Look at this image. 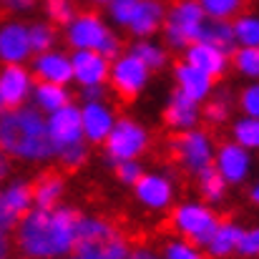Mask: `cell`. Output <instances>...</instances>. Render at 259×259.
<instances>
[{"label":"cell","mask_w":259,"mask_h":259,"mask_svg":"<svg viewBox=\"0 0 259 259\" xmlns=\"http://www.w3.org/2000/svg\"><path fill=\"white\" fill-rule=\"evenodd\" d=\"M81 217L68 206L30 209L15 229V244L25 259H63L78 244Z\"/></svg>","instance_id":"obj_1"},{"label":"cell","mask_w":259,"mask_h":259,"mask_svg":"<svg viewBox=\"0 0 259 259\" xmlns=\"http://www.w3.org/2000/svg\"><path fill=\"white\" fill-rule=\"evenodd\" d=\"M0 144L8 156H15L20 161H48L56 156L48 131V116H43V111H38L35 106L3 111Z\"/></svg>","instance_id":"obj_2"},{"label":"cell","mask_w":259,"mask_h":259,"mask_svg":"<svg viewBox=\"0 0 259 259\" xmlns=\"http://www.w3.org/2000/svg\"><path fill=\"white\" fill-rule=\"evenodd\" d=\"M76 259H128L131 249L126 237L106 219L81 217L78 244L73 249Z\"/></svg>","instance_id":"obj_3"},{"label":"cell","mask_w":259,"mask_h":259,"mask_svg":"<svg viewBox=\"0 0 259 259\" xmlns=\"http://www.w3.org/2000/svg\"><path fill=\"white\" fill-rule=\"evenodd\" d=\"M206 13L199 0H179L166 13L164 38L174 51H186L196 40H201V30L206 25Z\"/></svg>","instance_id":"obj_4"},{"label":"cell","mask_w":259,"mask_h":259,"mask_svg":"<svg viewBox=\"0 0 259 259\" xmlns=\"http://www.w3.org/2000/svg\"><path fill=\"white\" fill-rule=\"evenodd\" d=\"M171 227L181 234V239H189V242L204 247L211 239V234L217 232L219 217L214 214V209H209L199 201H186L174 209Z\"/></svg>","instance_id":"obj_5"},{"label":"cell","mask_w":259,"mask_h":259,"mask_svg":"<svg viewBox=\"0 0 259 259\" xmlns=\"http://www.w3.org/2000/svg\"><path fill=\"white\" fill-rule=\"evenodd\" d=\"M149 146V134L141 123L131 121V118H118L111 136L106 139V154L111 161L121 164V161H134L139 159Z\"/></svg>","instance_id":"obj_6"},{"label":"cell","mask_w":259,"mask_h":259,"mask_svg":"<svg viewBox=\"0 0 259 259\" xmlns=\"http://www.w3.org/2000/svg\"><path fill=\"white\" fill-rule=\"evenodd\" d=\"M174 149H176L179 161L184 164V169L191 174H201L204 169H209L214 164V159H217L209 134H204L199 128H191V131L181 134L174 141Z\"/></svg>","instance_id":"obj_7"},{"label":"cell","mask_w":259,"mask_h":259,"mask_svg":"<svg viewBox=\"0 0 259 259\" xmlns=\"http://www.w3.org/2000/svg\"><path fill=\"white\" fill-rule=\"evenodd\" d=\"M48 131H51V141H53V149H56V156L63 154L66 149L76 146V144H83L86 134H83V116H81V108L76 106H63L61 111L51 113L48 116Z\"/></svg>","instance_id":"obj_8"},{"label":"cell","mask_w":259,"mask_h":259,"mask_svg":"<svg viewBox=\"0 0 259 259\" xmlns=\"http://www.w3.org/2000/svg\"><path fill=\"white\" fill-rule=\"evenodd\" d=\"M149 66L139 58V56H134L131 51L126 53V56H118L113 63H111V81H113V88L123 96V98H136L144 86H146V81H149Z\"/></svg>","instance_id":"obj_9"},{"label":"cell","mask_w":259,"mask_h":259,"mask_svg":"<svg viewBox=\"0 0 259 259\" xmlns=\"http://www.w3.org/2000/svg\"><path fill=\"white\" fill-rule=\"evenodd\" d=\"M33 204H35L33 189L25 181H10L3 189V196H0V227H3V234H8L10 229H18V224L25 219V214L30 211Z\"/></svg>","instance_id":"obj_10"},{"label":"cell","mask_w":259,"mask_h":259,"mask_svg":"<svg viewBox=\"0 0 259 259\" xmlns=\"http://www.w3.org/2000/svg\"><path fill=\"white\" fill-rule=\"evenodd\" d=\"M108 35V25L96 13H81L66 25V38L76 51H101Z\"/></svg>","instance_id":"obj_11"},{"label":"cell","mask_w":259,"mask_h":259,"mask_svg":"<svg viewBox=\"0 0 259 259\" xmlns=\"http://www.w3.org/2000/svg\"><path fill=\"white\" fill-rule=\"evenodd\" d=\"M33 76L23 66H5L0 73V103L3 111L20 108L28 98H33Z\"/></svg>","instance_id":"obj_12"},{"label":"cell","mask_w":259,"mask_h":259,"mask_svg":"<svg viewBox=\"0 0 259 259\" xmlns=\"http://www.w3.org/2000/svg\"><path fill=\"white\" fill-rule=\"evenodd\" d=\"M33 53L30 43V25L10 20L0 28V58L5 66H20Z\"/></svg>","instance_id":"obj_13"},{"label":"cell","mask_w":259,"mask_h":259,"mask_svg":"<svg viewBox=\"0 0 259 259\" xmlns=\"http://www.w3.org/2000/svg\"><path fill=\"white\" fill-rule=\"evenodd\" d=\"M214 166L219 169V174H222L229 184H242V181L249 176V171H252L249 149H244V146L237 144V141L222 144L219 151H217Z\"/></svg>","instance_id":"obj_14"},{"label":"cell","mask_w":259,"mask_h":259,"mask_svg":"<svg viewBox=\"0 0 259 259\" xmlns=\"http://www.w3.org/2000/svg\"><path fill=\"white\" fill-rule=\"evenodd\" d=\"M73 78L81 88L86 86H103V81L111 76V63L98 51H76L73 53Z\"/></svg>","instance_id":"obj_15"},{"label":"cell","mask_w":259,"mask_h":259,"mask_svg":"<svg viewBox=\"0 0 259 259\" xmlns=\"http://www.w3.org/2000/svg\"><path fill=\"white\" fill-rule=\"evenodd\" d=\"M134 191H136V199L151 211L166 209L174 199V184L164 174H144L139 184L134 186Z\"/></svg>","instance_id":"obj_16"},{"label":"cell","mask_w":259,"mask_h":259,"mask_svg":"<svg viewBox=\"0 0 259 259\" xmlns=\"http://www.w3.org/2000/svg\"><path fill=\"white\" fill-rule=\"evenodd\" d=\"M81 116H83V134H86L88 144H106V139L111 136V131L118 121L103 101L83 103Z\"/></svg>","instance_id":"obj_17"},{"label":"cell","mask_w":259,"mask_h":259,"mask_svg":"<svg viewBox=\"0 0 259 259\" xmlns=\"http://www.w3.org/2000/svg\"><path fill=\"white\" fill-rule=\"evenodd\" d=\"M33 73L46 81V83H58V86H66L73 78V61L58 51H46V53H38L33 58Z\"/></svg>","instance_id":"obj_18"},{"label":"cell","mask_w":259,"mask_h":259,"mask_svg":"<svg viewBox=\"0 0 259 259\" xmlns=\"http://www.w3.org/2000/svg\"><path fill=\"white\" fill-rule=\"evenodd\" d=\"M199 116H201L199 101L189 98V96H186V93H181V91L171 93V98H169V103H166V111H164L166 126H169L171 131H181V134H186V131L196 128Z\"/></svg>","instance_id":"obj_19"},{"label":"cell","mask_w":259,"mask_h":259,"mask_svg":"<svg viewBox=\"0 0 259 259\" xmlns=\"http://www.w3.org/2000/svg\"><path fill=\"white\" fill-rule=\"evenodd\" d=\"M186 63L196 66L199 71L209 73L211 78H219V76H224V71L229 66V53L211 46V43L196 40L194 46L186 48Z\"/></svg>","instance_id":"obj_20"},{"label":"cell","mask_w":259,"mask_h":259,"mask_svg":"<svg viewBox=\"0 0 259 259\" xmlns=\"http://www.w3.org/2000/svg\"><path fill=\"white\" fill-rule=\"evenodd\" d=\"M174 78H176V86L181 93H186L189 98L194 101H204L211 96V88H214V78L204 71H199L196 66L191 63H179L176 71H174Z\"/></svg>","instance_id":"obj_21"},{"label":"cell","mask_w":259,"mask_h":259,"mask_svg":"<svg viewBox=\"0 0 259 259\" xmlns=\"http://www.w3.org/2000/svg\"><path fill=\"white\" fill-rule=\"evenodd\" d=\"M166 13L169 10H164V3L161 0H141V5H139V10H136V15H134V20L128 25V30L136 38H149L159 28H164Z\"/></svg>","instance_id":"obj_22"},{"label":"cell","mask_w":259,"mask_h":259,"mask_svg":"<svg viewBox=\"0 0 259 259\" xmlns=\"http://www.w3.org/2000/svg\"><path fill=\"white\" fill-rule=\"evenodd\" d=\"M242 237H244V229L239 224H234V222H219L217 232L204 244L206 247V254H211V257H229V254L239 252Z\"/></svg>","instance_id":"obj_23"},{"label":"cell","mask_w":259,"mask_h":259,"mask_svg":"<svg viewBox=\"0 0 259 259\" xmlns=\"http://www.w3.org/2000/svg\"><path fill=\"white\" fill-rule=\"evenodd\" d=\"M68 103H71V96H68L66 86L40 81V83H35V88H33V106H35L38 111H43L46 116L61 111V108L68 106Z\"/></svg>","instance_id":"obj_24"},{"label":"cell","mask_w":259,"mask_h":259,"mask_svg":"<svg viewBox=\"0 0 259 259\" xmlns=\"http://www.w3.org/2000/svg\"><path fill=\"white\" fill-rule=\"evenodd\" d=\"M201 40L204 43H211V46H217L222 51H227L229 56H234V51L239 46L237 43V33H234V23H229V20H214V18L206 20V25L201 30Z\"/></svg>","instance_id":"obj_25"},{"label":"cell","mask_w":259,"mask_h":259,"mask_svg":"<svg viewBox=\"0 0 259 259\" xmlns=\"http://www.w3.org/2000/svg\"><path fill=\"white\" fill-rule=\"evenodd\" d=\"M33 199H35V206L38 209H56V206H61L63 179L56 176V174H48V176L38 179L35 186H33Z\"/></svg>","instance_id":"obj_26"},{"label":"cell","mask_w":259,"mask_h":259,"mask_svg":"<svg viewBox=\"0 0 259 259\" xmlns=\"http://www.w3.org/2000/svg\"><path fill=\"white\" fill-rule=\"evenodd\" d=\"M196 179H199V191H201V196H204L209 204H219V201L224 199L229 181L219 174V169H217V166L204 169L201 174H196Z\"/></svg>","instance_id":"obj_27"},{"label":"cell","mask_w":259,"mask_h":259,"mask_svg":"<svg viewBox=\"0 0 259 259\" xmlns=\"http://www.w3.org/2000/svg\"><path fill=\"white\" fill-rule=\"evenodd\" d=\"M239 48H259V13H242L234 18Z\"/></svg>","instance_id":"obj_28"},{"label":"cell","mask_w":259,"mask_h":259,"mask_svg":"<svg viewBox=\"0 0 259 259\" xmlns=\"http://www.w3.org/2000/svg\"><path fill=\"white\" fill-rule=\"evenodd\" d=\"M232 136L237 144H242L249 151H259V118L244 116L232 126Z\"/></svg>","instance_id":"obj_29"},{"label":"cell","mask_w":259,"mask_h":259,"mask_svg":"<svg viewBox=\"0 0 259 259\" xmlns=\"http://www.w3.org/2000/svg\"><path fill=\"white\" fill-rule=\"evenodd\" d=\"M131 53L139 56L151 71H159V68L166 66V51H164L161 46H156L154 40H146V38L136 40V43L131 46Z\"/></svg>","instance_id":"obj_30"},{"label":"cell","mask_w":259,"mask_h":259,"mask_svg":"<svg viewBox=\"0 0 259 259\" xmlns=\"http://www.w3.org/2000/svg\"><path fill=\"white\" fill-rule=\"evenodd\" d=\"M206 18H214V20H229L234 15H239L244 0H199Z\"/></svg>","instance_id":"obj_31"},{"label":"cell","mask_w":259,"mask_h":259,"mask_svg":"<svg viewBox=\"0 0 259 259\" xmlns=\"http://www.w3.org/2000/svg\"><path fill=\"white\" fill-rule=\"evenodd\" d=\"M232 58L242 76L259 81V48H237Z\"/></svg>","instance_id":"obj_32"},{"label":"cell","mask_w":259,"mask_h":259,"mask_svg":"<svg viewBox=\"0 0 259 259\" xmlns=\"http://www.w3.org/2000/svg\"><path fill=\"white\" fill-rule=\"evenodd\" d=\"M164 259H206V254L199 249V244L189 239H171L164 247Z\"/></svg>","instance_id":"obj_33"},{"label":"cell","mask_w":259,"mask_h":259,"mask_svg":"<svg viewBox=\"0 0 259 259\" xmlns=\"http://www.w3.org/2000/svg\"><path fill=\"white\" fill-rule=\"evenodd\" d=\"M139 5H141V0H111L108 3V15H111V20L116 25L128 28L134 15H136V10H139Z\"/></svg>","instance_id":"obj_34"},{"label":"cell","mask_w":259,"mask_h":259,"mask_svg":"<svg viewBox=\"0 0 259 259\" xmlns=\"http://www.w3.org/2000/svg\"><path fill=\"white\" fill-rule=\"evenodd\" d=\"M30 43H33V53L53 51V46H56V30L48 23H33L30 25Z\"/></svg>","instance_id":"obj_35"},{"label":"cell","mask_w":259,"mask_h":259,"mask_svg":"<svg viewBox=\"0 0 259 259\" xmlns=\"http://www.w3.org/2000/svg\"><path fill=\"white\" fill-rule=\"evenodd\" d=\"M46 13L53 23H61V25H68L76 18L71 0H46Z\"/></svg>","instance_id":"obj_36"},{"label":"cell","mask_w":259,"mask_h":259,"mask_svg":"<svg viewBox=\"0 0 259 259\" xmlns=\"http://www.w3.org/2000/svg\"><path fill=\"white\" fill-rule=\"evenodd\" d=\"M204 116H206L211 123H224L227 116H229V98H227V93H217V96L206 103Z\"/></svg>","instance_id":"obj_37"},{"label":"cell","mask_w":259,"mask_h":259,"mask_svg":"<svg viewBox=\"0 0 259 259\" xmlns=\"http://www.w3.org/2000/svg\"><path fill=\"white\" fill-rule=\"evenodd\" d=\"M239 106H242V111H244L247 116L259 118V83H252V86H247L242 91Z\"/></svg>","instance_id":"obj_38"},{"label":"cell","mask_w":259,"mask_h":259,"mask_svg":"<svg viewBox=\"0 0 259 259\" xmlns=\"http://www.w3.org/2000/svg\"><path fill=\"white\" fill-rule=\"evenodd\" d=\"M116 174H118V181H123V184H128V186H136L139 179L144 176V171H141V166H139L136 159H134V161H121V164H116Z\"/></svg>","instance_id":"obj_39"},{"label":"cell","mask_w":259,"mask_h":259,"mask_svg":"<svg viewBox=\"0 0 259 259\" xmlns=\"http://www.w3.org/2000/svg\"><path fill=\"white\" fill-rule=\"evenodd\" d=\"M86 156H88V149H86V141L83 144H76V146H71V149H66L63 154H58V159L66 164V166H81L83 161H86Z\"/></svg>","instance_id":"obj_40"},{"label":"cell","mask_w":259,"mask_h":259,"mask_svg":"<svg viewBox=\"0 0 259 259\" xmlns=\"http://www.w3.org/2000/svg\"><path fill=\"white\" fill-rule=\"evenodd\" d=\"M239 254L242 257H259V227L244 232V237L239 242Z\"/></svg>","instance_id":"obj_41"},{"label":"cell","mask_w":259,"mask_h":259,"mask_svg":"<svg viewBox=\"0 0 259 259\" xmlns=\"http://www.w3.org/2000/svg\"><path fill=\"white\" fill-rule=\"evenodd\" d=\"M98 53H103L108 61H116V58L121 56V40H118V38L111 33V35L106 38V43L101 46V51H98Z\"/></svg>","instance_id":"obj_42"},{"label":"cell","mask_w":259,"mask_h":259,"mask_svg":"<svg viewBox=\"0 0 259 259\" xmlns=\"http://www.w3.org/2000/svg\"><path fill=\"white\" fill-rule=\"evenodd\" d=\"M103 86H86L81 88V96H83V103H93V101H103Z\"/></svg>","instance_id":"obj_43"},{"label":"cell","mask_w":259,"mask_h":259,"mask_svg":"<svg viewBox=\"0 0 259 259\" xmlns=\"http://www.w3.org/2000/svg\"><path fill=\"white\" fill-rule=\"evenodd\" d=\"M8 10H28L35 5V0H3Z\"/></svg>","instance_id":"obj_44"},{"label":"cell","mask_w":259,"mask_h":259,"mask_svg":"<svg viewBox=\"0 0 259 259\" xmlns=\"http://www.w3.org/2000/svg\"><path fill=\"white\" fill-rule=\"evenodd\" d=\"M128 259H164V257H159L156 252H151V249L141 247V249H134V252H131V257H128Z\"/></svg>","instance_id":"obj_45"},{"label":"cell","mask_w":259,"mask_h":259,"mask_svg":"<svg viewBox=\"0 0 259 259\" xmlns=\"http://www.w3.org/2000/svg\"><path fill=\"white\" fill-rule=\"evenodd\" d=\"M249 199L254 201V204H259V181L252 186V191H249Z\"/></svg>","instance_id":"obj_46"},{"label":"cell","mask_w":259,"mask_h":259,"mask_svg":"<svg viewBox=\"0 0 259 259\" xmlns=\"http://www.w3.org/2000/svg\"><path fill=\"white\" fill-rule=\"evenodd\" d=\"M91 3H98V5H108L111 0H91Z\"/></svg>","instance_id":"obj_47"},{"label":"cell","mask_w":259,"mask_h":259,"mask_svg":"<svg viewBox=\"0 0 259 259\" xmlns=\"http://www.w3.org/2000/svg\"><path fill=\"white\" fill-rule=\"evenodd\" d=\"M63 259H76V257H63Z\"/></svg>","instance_id":"obj_48"}]
</instances>
